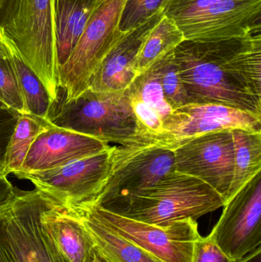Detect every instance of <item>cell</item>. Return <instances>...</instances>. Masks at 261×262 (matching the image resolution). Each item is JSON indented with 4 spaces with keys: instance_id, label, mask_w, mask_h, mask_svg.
<instances>
[{
    "instance_id": "cell-28",
    "label": "cell",
    "mask_w": 261,
    "mask_h": 262,
    "mask_svg": "<svg viewBox=\"0 0 261 262\" xmlns=\"http://www.w3.org/2000/svg\"><path fill=\"white\" fill-rule=\"evenodd\" d=\"M19 115L12 109L0 107V161L3 163L8 143Z\"/></svg>"
},
{
    "instance_id": "cell-19",
    "label": "cell",
    "mask_w": 261,
    "mask_h": 262,
    "mask_svg": "<svg viewBox=\"0 0 261 262\" xmlns=\"http://www.w3.org/2000/svg\"><path fill=\"white\" fill-rule=\"evenodd\" d=\"M3 38L16 75L26 112L28 115H33L49 122L54 105L44 84L35 72L23 61L12 41L3 34Z\"/></svg>"
},
{
    "instance_id": "cell-6",
    "label": "cell",
    "mask_w": 261,
    "mask_h": 262,
    "mask_svg": "<svg viewBox=\"0 0 261 262\" xmlns=\"http://www.w3.org/2000/svg\"><path fill=\"white\" fill-rule=\"evenodd\" d=\"M1 31L44 84L55 107L59 96L60 66L52 0H21L16 16Z\"/></svg>"
},
{
    "instance_id": "cell-16",
    "label": "cell",
    "mask_w": 261,
    "mask_h": 262,
    "mask_svg": "<svg viewBox=\"0 0 261 262\" xmlns=\"http://www.w3.org/2000/svg\"><path fill=\"white\" fill-rule=\"evenodd\" d=\"M41 226L64 261L93 262V245L72 209L54 203L43 212Z\"/></svg>"
},
{
    "instance_id": "cell-31",
    "label": "cell",
    "mask_w": 261,
    "mask_h": 262,
    "mask_svg": "<svg viewBox=\"0 0 261 262\" xmlns=\"http://www.w3.org/2000/svg\"><path fill=\"white\" fill-rule=\"evenodd\" d=\"M261 247L258 248L257 250L251 252L249 255L244 257L242 260L238 262H261Z\"/></svg>"
},
{
    "instance_id": "cell-9",
    "label": "cell",
    "mask_w": 261,
    "mask_h": 262,
    "mask_svg": "<svg viewBox=\"0 0 261 262\" xmlns=\"http://www.w3.org/2000/svg\"><path fill=\"white\" fill-rule=\"evenodd\" d=\"M111 160L110 146L102 152L55 169L12 174L32 182L35 189L60 206L72 208L96 198L110 175Z\"/></svg>"
},
{
    "instance_id": "cell-12",
    "label": "cell",
    "mask_w": 261,
    "mask_h": 262,
    "mask_svg": "<svg viewBox=\"0 0 261 262\" xmlns=\"http://www.w3.org/2000/svg\"><path fill=\"white\" fill-rule=\"evenodd\" d=\"M185 40L216 41L261 32V0H216L176 23Z\"/></svg>"
},
{
    "instance_id": "cell-23",
    "label": "cell",
    "mask_w": 261,
    "mask_h": 262,
    "mask_svg": "<svg viewBox=\"0 0 261 262\" xmlns=\"http://www.w3.org/2000/svg\"><path fill=\"white\" fill-rule=\"evenodd\" d=\"M127 91L130 95L138 97L156 111L163 121L173 112V109L164 96L159 75L154 66L138 75Z\"/></svg>"
},
{
    "instance_id": "cell-32",
    "label": "cell",
    "mask_w": 261,
    "mask_h": 262,
    "mask_svg": "<svg viewBox=\"0 0 261 262\" xmlns=\"http://www.w3.org/2000/svg\"><path fill=\"white\" fill-rule=\"evenodd\" d=\"M7 57V49L5 46L3 41V34H2L1 29H0V59L6 58Z\"/></svg>"
},
{
    "instance_id": "cell-10",
    "label": "cell",
    "mask_w": 261,
    "mask_h": 262,
    "mask_svg": "<svg viewBox=\"0 0 261 262\" xmlns=\"http://www.w3.org/2000/svg\"><path fill=\"white\" fill-rule=\"evenodd\" d=\"M208 235L233 262L261 247V172L224 205Z\"/></svg>"
},
{
    "instance_id": "cell-18",
    "label": "cell",
    "mask_w": 261,
    "mask_h": 262,
    "mask_svg": "<svg viewBox=\"0 0 261 262\" xmlns=\"http://www.w3.org/2000/svg\"><path fill=\"white\" fill-rule=\"evenodd\" d=\"M72 209L104 262H161L78 207Z\"/></svg>"
},
{
    "instance_id": "cell-25",
    "label": "cell",
    "mask_w": 261,
    "mask_h": 262,
    "mask_svg": "<svg viewBox=\"0 0 261 262\" xmlns=\"http://www.w3.org/2000/svg\"><path fill=\"white\" fill-rule=\"evenodd\" d=\"M173 0H127L121 17L120 29L128 32L165 12Z\"/></svg>"
},
{
    "instance_id": "cell-4",
    "label": "cell",
    "mask_w": 261,
    "mask_h": 262,
    "mask_svg": "<svg viewBox=\"0 0 261 262\" xmlns=\"http://www.w3.org/2000/svg\"><path fill=\"white\" fill-rule=\"evenodd\" d=\"M55 203L37 189L18 190L0 208V262H66L41 226Z\"/></svg>"
},
{
    "instance_id": "cell-34",
    "label": "cell",
    "mask_w": 261,
    "mask_h": 262,
    "mask_svg": "<svg viewBox=\"0 0 261 262\" xmlns=\"http://www.w3.org/2000/svg\"><path fill=\"white\" fill-rule=\"evenodd\" d=\"M1 172H3V163L0 161V173H1Z\"/></svg>"
},
{
    "instance_id": "cell-30",
    "label": "cell",
    "mask_w": 261,
    "mask_h": 262,
    "mask_svg": "<svg viewBox=\"0 0 261 262\" xmlns=\"http://www.w3.org/2000/svg\"><path fill=\"white\" fill-rule=\"evenodd\" d=\"M7 176L4 172L0 173V208L9 203L18 192L8 180Z\"/></svg>"
},
{
    "instance_id": "cell-3",
    "label": "cell",
    "mask_w": 261,
    "mask_h": 262,
    "mask_svg": "<svg viewBox=\"0 0 261 262\" xmlns=\"http://www.w3.org/2000/svg\"><path fill=\"white\" fill-rule=\"evenodd\" d=\"M221 195L191 176L174 170L133 199L120 215L155 226L200 217L223 207Z\"/></svg>"
},
{
    "instance_id": "cell-2",
    "label": "cell",
    "mask_w": 261,
    "mask_h": 262,
    "mask_svg": "<svg viewBox=\"0 0 261 262\" xmlns=\"http://www.w3.org/2000/svg\"><path fill=\"white\" fill-rule=\"evenodd\" d=\"M49 123L105 143L145 144L139 136L128 92L101 93L87 89L55 109Z\"/></svg>"
},
{
    "instance_id": "cell-7",
    "label": "cell",
    "mask_w": 261,
    "mask_h": 262,
    "mask_svg": "<svg viewBox=\"0 0 261 262\" xmlns=\"http://www.w3.org/2000/svg\"><path fill=\"white\" fill-rule=\"evenodd\" d=\"M127 0H102L95 9L78 44L60 67L59 88L64 101L85 92L103 60L124 35L120 29Z\"/></svg>"
},
{
    "instance_id": "cell-5",
    "label": "cell",
    "mask_w": 261,
    "mask_h": 262,
    "mask_svg": "<svg viewBox=\"0 0 261 262\" xmlns=\"http://www.w3.org/2000/svg\"><path fill=\"white\" fill-rule=\"evenodd\" d=\"M175 170L173 149L156 144L112 146L110 175L91 202L121 213L130 201Z\"/></svg>"
},
{
    "instance_id": "cell-21",
    "label": "cell",
    "mask_w": 261,
    "mask_h": 262,
    "mask_svg": "<svg viewBox=\"0 0 261 262\" xmlns=\"http://www.w3.org/2000/svg\"><path fill=\"white\" fill-rule=\"evenodd\" d=\"M183 41V33L174 20L164 15L147 35L138 52L136 61L137 76L174 52Z\"/></svg>"
},
{
    "instance_id": "cell-14",
    "label": "cell",
    "mask_w": 261,
    "mask_h": 262,
    "mask_svg": "<svg viewBox=\"0 0 261 262\" xmlns=\"http://www.w3.org/2000/svg\"><path fill=\"white\" fill-rule=\"evenodd\" d=\"M109 147L102 140L50 124L35 137L18 172L55 169Z\"/></svg>"
},
{
    "instance_id": "cell-15",
    "label": "cell",
    "mask_w": 261,
    "mask_h": 262,
    "mask_svg": "<svg viewBox=\"0 0 261 262\" xmlns=\"http://www.w3.org/2000/svg\"><path fill=\"white\" fill-rule=\"evenodd\" d=\"M164 15L165 12H159L144 24L124 32L93 74L87 89L101 93L127 91L137 77L136 61L141 46Z\"/></svg>"
},
{
    "instance_id": "cell-24",
    "label": "cell",
    "mask_w": 261,
    "mask_h": 262,
    "mask_svg": "<svg viewBox=\"0 0 261 262\" xmlns=\"http://www.w3.org/2000/svg\"><path fill=\"white\" fill-rule=\"evenodd\" d=\"M163 90L164 96L172 108L188 104L183 83L174 61L173 52L155 63Z\"/></svg>"
},
{
    "instance_id": "cell-8",
    "label": "cell",
    "mask_w": 261,
    "mask_h": 262,
    "mask_svg": "<svg viewBox=\"0 0 261 262\" xmlns=\"http://www.w3.org/2000/svg\"><path fill=\"white\" fill-rule=\"evenodd\" d=\"M75 207L82 209L158 261H193L194 243L201 236L197 221L193 219L159 226L127 218L93 203H84Z\"/></svg>"
},
{
    "instance_id": "cell-17",
    "label": "cell",
    "mask_w": 261,
    "mask_h": 262,
    "mask_svg": "<svg viewBox=\"0 0 261 262\" xmlns=\"http://www.w3.org/2000/svg\"><path fill=\"white\" fill-rule=\"evenodd\" d=\"M102 0H52L54 31L60 67L65 63Z\"/></svg>"
},
{
    "instance_id": "cell-11",
    "label": "cell",
    "mask_w": 261,
    "mask_h": 262,
    "mask_svg": "<svg viewBox=\"0 0 261 262\" xmlns=\"http://www.w3.org/2000/svg\"><path fill=\"white\" fill-rule=\"evenodd\" d=\"M173 150L175 170L202 180L221 195L225 204L234 174L231 130L189 139L176 145Z\"/></svg>"
},
{
    "instance_id": "cell-26",
    "label": "cell",
    "mask_w": 261,
    "mask_h": 262,
    "mask_svg": "<svg viewBox=\"0 0 261 262\" xmlns=\"http://www.w3.org/2000/svg\"><path fill=\"white\" fill-rule=\"evenodd\" d=\"M0 101L20 115L27 114L8 52L6 58L0 59Z\"/></svg>"
},
{
    "instance_id": "cell-22",
    "label": "cell",
    "mask_w": 261,
    "mask_h": 262,
    "mask_svg": "<svg viewBox=\"0 0 261 262\" xmlns=\"http://www.w3.org/2000/svg\"><path fill=\"white\" fill-rule=\"evenodd\" d=\"M50 124L33 115H19L6 148L3 172L6 175L21 169L26 155L35 137Z\"/></svg>"
},
{
    "instance_id": "cell-33",
    "label": "cell",
    "mask_w": 261,
    "mask_h": 262,
    "mask_svg": "<svg viewBox=\"0 0 261 262\" xmlns=\"http://www.w3.org/2000/svg\"><path fill=\"white\" fill-rule=\"evenodd\" d=\"M93 262H104L102 261V260L101 259V258H99V257L98 256V255H95L94 258H93Z\"/></svg>"
},
{
    "instance_id": "cell-13",
    "label": "cell",
    "mask_w": 261,
    "mask_h": 262,
    "mask_svg": "<svg viewBox=\"0 0 261 262\" xmlns=\"http://www.w3.org/2000/svg\"><path fill=\"white\" fill-rule=\"evenodd\" d=\"M163 127L165 133L158 146L173 149L185 140L217 131L261 132V117L221 104L188 103L173 109Z\"/></svg>"
},
{
    "instance_id": "cell-27",
    "label": "cell",
    "mask_w": 261,
    "mask_h": 262,
    "mask_svg": "<svg viewBox=\"0 0 261 262\" xmlns=\"http://www.w3.org/2000/svg\"><path fill=\"white\" fill-rule=\"evenodd\" d=\"M192 262H233L216 244L209 235L200 237L195 242Z\"/></svg>"
},
{
    "instance_id": "cell-35",
    "label": "cell",
    "mask_w": 261,
    "mask_h": 262,
    "mask_svg": "<svg viewBox=\"0 0 261 262\" xmlns=\"http://www.w3.org/2000/svg\"><path fill=\"white\" fill-rule=\"evenodd\" d=\"M0 107H6V106H5L4 104H3V103L1 102V101H0Z\"/></svg>"
},
{
    "instance_id": "cell-20",
    "label": "cell",
    "mask_w": 261,
    "mask_h": 262,
    "mask_svg": "<svg viewBox=\"0 0 261 262\" xmlns=\"http://www.w3.org/2000/svg\"><path fill=\"white\" fill-rule=\"evenodd\" d=\"M231 133L234 142V174L227 202L261 172V132L234 129Z\"/></svg>"
},
{
    "instance_id": "cell-29",
    "label": "cell",
    "mask_w": 261,
    "mask_h": 262,
    "mask_svg": "<svg viewBox=\"0 0 261 262\" xmlns=\"http://www.w3.org/2000/svg\"><path fill=\"white\" fill-rule=\"evenodd\" d=\"M21 0H0V29L6 27L16 16Z\"/></svg>"
},
{
    "instance_id": "cell-1",
    "label": "cell",
    "mask_w": 261,
    "mask_h": 262,
    "mask_svg": "<svg viewBox=\"0 0 261 262\" xmlns=\"http://www.w3.org/2000/svg\"><path fill=\"white\" fill-rule=\"evenodd\" d=\"M173 57L188 103L261 117V32L222 41L185 40Z\"/></svg>"
}]
</instances>
